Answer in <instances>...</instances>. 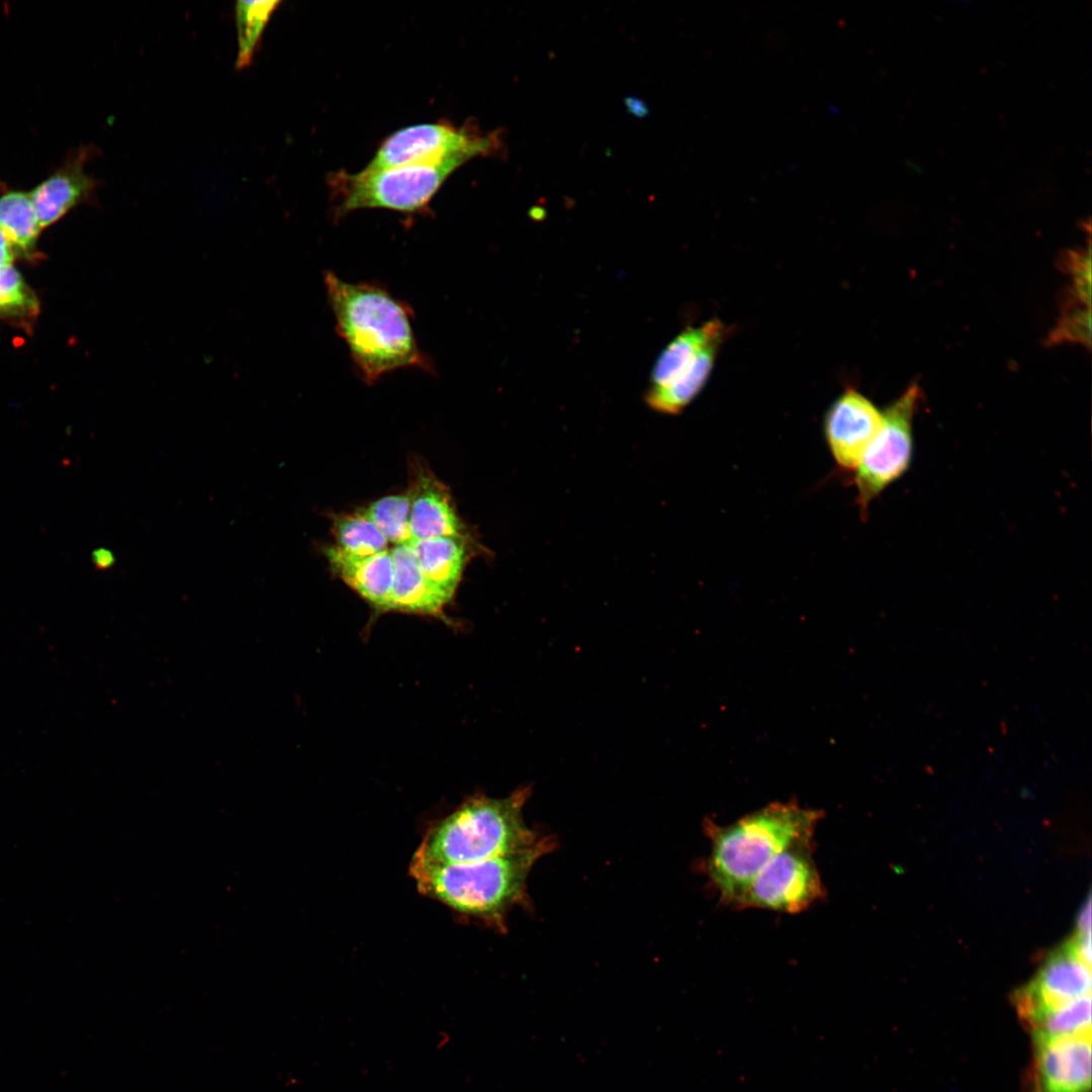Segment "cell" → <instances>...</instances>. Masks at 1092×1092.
Segmentation results:
<instances>
[{"label": "cell", "mask_w": 1092, "mask_h": 1092, "mask_svg": "<svg viewBox=\"0 0 1092 1092\" xmlns=\"http://www.w3.org/2000/svg\"><path fill=\"white\" fill-rule=\"evenodd\" d=\"M324 281L336 331L364 382L373 384L401 368L432 371L416 339L408 305L379 284L347 282L332 271L325 272Z\"/></svg>", "instance_id": "1"}, {"label": "cell", "mask_w": 1092, "mask_h": 1092, "mask_svg": "<svg viewBox=\"0 0 1092 1092\" xmlns=\"http://www.w3.org/2000/svg\"><path fill=\"white\" fill-rule=\"evenodd\" d=\"M822 817V811L790 801L767 804L725 826L707 820L704 828L711 843L707 875L721 902L736 907L754 877L778 853L797 844H814Z\"/></svg>", "instance_id": "2"}, {"label": "cell", "mask_w": 1092, "mask_h": 1092, "mask_svg": "<svg viewBox=\"0 0 1092 1092\" xmlns=\"http://www.w3.org/2000/svg\"><path fill=\"white\" fill-rule=\"evenodd\" d=\"M548 841L503 856L466 863L412 859L410 874L421 894L457 913L498 922L522 896L536 860Z\"/></svg>", "instance_id": "3"}, {"label": "cell", "mask_w": 1092, "mask_h": 1092, "mask_svg": "<svg viewBox=\"0 0 1092 1092\" xmlns=\"http://www.w3.org/2000/svg\"><path fill=\"white\" fill-rule=\"evenodd\" d=\"M528 792L504 799L476 797L433 825L414 858L435 863H466L507 855L540 840L526 826L522 809Z\"/></svg>", "instance_id": "4"}, {"label": "cell", "mask_w": 1092, "mask_h": 1092, "mask_svg": "<svg viewBox=\"0 0 1092 1092\" xmlns=\"http://www.w3.org/2000/svg\"><path fill=\"white\" fill-rule=\"evenodd\" d=\"M466 163L455 159L439 164H416L393 168L344 171L332 178L336 217L369 208L415 214L428 209L448 177Z\"/></svg>", "instance_id": "5"}, {"label": "cell", "mask_w": 1092, "mask_h": 1092, "mask_svg": "<svg viewBox=\"0 0 1092 1092\" xmlns=\"http://www.w3.org/2000/svg\"><path fill=\"white\" fill-rule=\"evenodd\" d=\"M499 131L481 133L471 125L446 121L402 127L387 136L365 169L377 170L416 164H439L450 160L468 162L477 156L500 154Z\"/></svg>", "instance_id": "6"}, {"label": "cell", "mask_w": 1092, "mask_h": 1092, "mask_svg": "<svg viewBox=\"0 0 1092 1092\" xmlns=\"http://www.w3.org/2000/svg\"><path fill=\"white\" fill-rule=\"evenodd\" d=\"M920 395V388L913 384L883 413V426L855 468L857 504L863 515L870 504L909 467L912 422Z\"/></svg>", "instance_id": "7"}, {"label": "cell", "mask_w": 1092, "mask_h": 1092, "mask_svg": "<svg viewBox=\"0 0 1092 1092\" xmlns=\"http://www.w3.org/2000/svg\"><path fill=\"white\" fill-rule=\"evenodd\" d=\"M813 845L797 844L778 853L754 877L736 908L796 914L824 898Z\"/></svg>", "instance_id": "8"}, {"label": "cell", "mask_w": 1092, "mask_h": 1092, "mask_svg": "<svg viewBox=\"0 0 1092 1092\" xmlns=\"http://www.w3.org/2000/svg\"><path fill=\"white\" fill-rule=\"evenodd\" d=\"M1026 1092H1090L1091 1035L1033 1040Z\"/></svg>", "instance_id": "9"}, {"label": "cell", "mask_w": 1092, "mask_h": 1092, "mask_svg": "<svg viewBox=\"0 0 1092 1092\" xmlns=\"http://www.w3.org/2000/svg\"><path fill=\"white\" fill-rule=\"evenodd\" d=\"M1091 968L1068 944L1054 954L1035 979L1015 995V1006L1024 1023L1033 1016L1091 995Z\"/></svg>", "instance_id": "10"}, {"label": "cell", "mask_w": 1092, "mask_h": 1092, "mask_svg": "<svg viewBox=\"0 0 1092 1092\" xmlns=\"http://www.w3.org/2000/svg\"><path fill=\"white\" fill-rule=\"evenodd\" d=\"M883 426V413L854 389H847L827 412L825 437L837 465L854 470Z\"/></svg>", "instance_id": "11"}, {"label": "cell", "mask_w": 1092, "mask_h": 1092, "mask_svg": "<svg viewBox=\"0 0 1092 1092\" xmlns=\"http://www.w3.org/2000/svg\"><path fill=\"white\" fill-rule=\"evenodd\" d=\"M91 154V148H79L55 173L29 192L41 229L58 221L93 195L97 182L84 171V164Z\"/></svg>", "instance_id": "12"}, {"label": "cell", "mask_w": 1092, "mask_h": 1092, "mask_svg": "<svg viewBox=\"0 0 1092 1092\" xmlns=\"http://www.w3.org/2000/svg\"><path fill=\"white\" fill-rule=\"evenodd\" d=\"M408 494L411 540L464 536L449 491L428 469L418 468Z\"/></svg>", "instance_id": "13"}, {"label": "cell", "mask_w": 1092, "mask_h": 1092, "mask_svg": "<svg viewBox=\"0 0 1092 1092\" xmlns=\"http://www.w3.org/2000/svg\"><path fill=\"white\" fill-rule=\"evenodd\" d=\"M390 553L393 582L389 611L444 618V609L451 600L423 573L411 545H394Z\"/></svg>", "instance_id": "14"}, {"label": "cell", "mask_w": 1092, "mask_h": 1092, "mask_svg": "<svg viewBox=\"0 0 1092 1092\" xmlns=\"http://www.w3.org/2000/svg\"><path fill=\"white\" fill-rule=\"evenodd\" d=\"M333 571L378 611L390 610L393 560L390 549L354 557L332 546L326 551Z\"/></svg>", "instance_id": "15"}, {"label": "cell", "mask_w": 1092, "mask_h": 1092, "mask_svg": "<svg viewBox=\"0 0 1092 1092\" xmlns=\"http://www.w3.org/2000/svg\"><path fill=\"white\" fill-rule=\"evenodd\" d=\"M407 543L426 577L452 600L468 559L464 536L434 537Z\"/></svg>", "instance_id": "16"}, {"label": "cell", "mask_w": 1092, "mask_h": 1092, "mask_svg": "<svg viewBox=\"0 0 1092 1092\" xmlns=\"http://www.w3.org/2000/svg\"><path fill=\"white\" fill-rule=\"evenodd\" d=\"M724 326L712 320L700 327L689 328L674 338L662 351L651 372L650 388L664 387L686 372L698 355L711 343L723 339Z\"/></svg>", "instance_id": "17"}, {"label": "cell", "mask_w": 1092, "mask_h": 1092, "mask_svg": "<svg viewBox=\"0 0 1092 1092\" xmlns=\"http://www.w3.org/2000/svg\"><path fill=\"white\" fill-rule=\"evenodd\" d=\"M722 340L718 339L707 346L689 369L670 384L659 388H649L646 394L647 404L663 414L673 415L681 412L706 383Z\"/></svg>", "instance_id": "18"}, {"label": "cell", "mask_w": 1092, "mask_h": 1092, "mask_svg": "<svg viewBox=\"0 0 1092 1092\" xmlns=\"http://www.w3.org/2000/svg\"><path fill=\"white\" fill-rule=\"evenodd\" d=\"M41 230L29 192L0 195V232L14 255L32 258Z\"/></svg>", "instance_id": "19"}, {"label": "cell", "mask_w": 1092, "mask_h": 1092, "mask_svg": "<svg viewBox=\"0 0 1092 1092\" xmlns=\"http://www.w3.org/2000/svg\"><path fill=\"white\" fill-rule=\"evenodd\" d=\"M1024 1025L1032 1040L1091 1035V995L1041 1012Z\"/></svg>", "instance_id": "20"}, {"label": "cell", "mask_w": 1092, "mask_h": 1092, "mask_svg": "<svg viewBox=\"0 0 1092 1092\" xmlns=\"http://www.w3.org/2000/svg\"><path fill=\"white\" fill-rule=\"evenodd\" d=\"M336 547L354 557H368L387 549V540L362 513L339 515L333 519Z\"/></svg>", "instance_id": "21"}, {"label": "cell", "mask_w": 1092, "mask_h": 1092, "mask_svg": "<svg viewBox=\"0 0 1092 1092\" xmlns=\"http://www.w3.org/2000/svg\"><path fill=\"white\" fill-rule=\"evenodd\" d=\"M279 4V1L237 2L235 8L239 49L237 68L244 69L251 65L263 31Z\"/></svg>", "instance_id": "22"}, {"label": "cell", "mask_w": 1092, "mask_h": 1092, "mask_svg": "<svg viewBox=\"0 0 1092 1092\" xmlns=\"http://www.w3.org/2000/svg\"><path fill=\"white\" fill-rule=\"evenodd\" d=\"M410 494H391L369 504L362 513L377 527L387 542L407 543L410 533Z\"/></svg>", "instance_id": "23"}, {"label": "cell", "mask_w": 1092, "mask_h": 1092, "mask_svg": "<svg viewBox=\"0 0 1092 1092\" xmlns=\"http://www.w3.org/2000/svg\"><path fill=\"white\" fill-rule=\"evenodd\" d=\"M39 312L34 292L13 267L0 269V318L29 325Z\"/></svg>", "instance_id": "24"}, {"label": "cell", "mask_w": 1092, "mask_h": 1092, "mask_svg": "<svg viewBox=\"0 0 1092 1092\" xmlns=\"http://www.w3.org/2000/svg\"><path fill=\"white\" fill-rule=\"evenodd\" d=\"M1062 343L1091 347V310L1089 305L1068 300L1057 326L1046 339V345Z\"/></svg>", "instance_id": "25"}, {"label": "cell", "mask_w": 1092, "mask_h": 1092, "mask_svg": "<svg viewBox=\"0 0 1092 1092\" xmlns=\"http://www.w3.org/2000/svg\"><path fill=\"white\" fill-rule=\"evenodd\" d=\"M1061 267L1072 278V298L1086 305H1091V251L1090 246L1086 250L1068 251L1061 259Z\"/></svg>", "instance_id": "26"}, {"label": "cell", "mask_w": 1092, "mask_h": 1092, "mask_svg": "<svg viewBox=\"0 0 1092 1092\" xmlns=\"http://www.w3.org/2000/svg\"><path fill=\"white\" fill-rule=\"evenodd\" d=\"M91 559L95 568L100 571L108 570L115 564L113 553L106 548L94 549L91 553Z\"/></svg>", "instance_id": "27"}, {"label": "cell", "mask_w": 1092, "mask_h": 1092, "mask_svg": "<svg viewBox=\"0 0 1092 1092\" xmlns=\"http://www.w3.org/2000/svg\"><path fill=\"white\" fill-rule=\"evenodd\" d=\"M1077 932L1090 933L1091 932V899L1087 898L1084 905L1081 907L1077 917Z\"/></svg>", "instance_id": "28"}, {"label": "cell", "mask_w": 1092, "mask_h": 1092, "mask_svg": "<svg viewBox=\"0 0 1092 1092\" xmlns=\"http://www.w3.org/2000/svg\"><path fill=\"white\" fill-rule=\"evenodd\" d=\"M14 253L0 232V269L13 266Z\"/></svg>", "instance_id": "29"}, {"label": "cell", "mask_w": 1092, "mask_h": 1092, "mask_svg": "<svg viewBox=\"0 0 1092 1092\" xmlns=\"http://www.w3.org/2000/svg\"><path fill=\"white\" fill-rule=\"evenodd\" d=\"M625 104L629 112L637 117H643L647 114L648 110L646 104L642 103L641 100L637 98H626Z\"/></svg>", "instance_id": "30"}]
</instances>
